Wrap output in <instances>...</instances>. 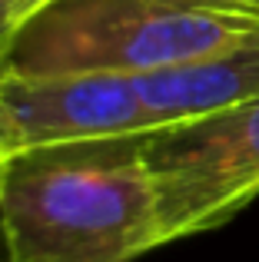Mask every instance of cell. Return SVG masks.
Instances as JSON below:
<instances>
[{
  "label": "cell",
  "mask_w": 259,
  "mask_h": 262,
  "mask_svg": "<svg viewBox=\"0 0 259 262\" xmlns=\"http://www.w3.org/2000/svg\"><path fill=\"white\" fill-rule=\"evenodd\" d=\"M183 4L203 7V10H216V13H233V17L259 20V0H183Z\"/></svg>",
  "instance_id": "52a82bcc"
},
{
  "label": "cell",
  "mask_w": 259,
  "mask_h": 262,
  "mask_svg": "<svg viewBox=\"0 0 259 262\" xmlns=\"http://www.w3.org/2000/svg\"><path fill=\"white\" fill-rule=\"evenodd\" d=\"M10 156H13V149L7 146V140L0 136V183H4V173H7V163H10Z\"/></svg>",
  "instance_id": "ba28073f"
},
{
  "label": "cell",
  "mask_w": 259,
  "mask_h": 262,
  "mask_svg": "<svg viewBox=\"0 0 259 262\" xmlns=\"http://www.w3.org/2000/svg\"><path fill=\"white\" fill-rule=\"evenodd\" d=\"M0 136H4V106H0ZM7 140V136H4ZM7 146H10V143H7Z\"/></svg>",
  "instance_id": "30bf717a"
},
{
  "label": "cell",
  "mask_w": 259,
  "mask_h": 262,
  "mask_svg": "<svg viewBox=\"0 0 259 262\" xmlns=\"http://www.w3.org/2000/svg\"><path fill=\"white\" fill-rule=\"evenodd\" d=\"M133 83L163 126L249 103L259 96V33L206 57L133 77Z\"/></svg>",
  "instance_id": "5b68a950"
},
{
  "label": "cell",
  "mask_w": 259,
  "mask_h": 262,
  "mask_svg": "<svg viewBox=\"0 0 259 262\" xmlns=\"http://www.w3.org/2000/svg\"><path fill=\"white\" fill-rule=\"evenodd\" d=\"M259 33V20L183 0H47L0 53V77H143Z\"/></svg>",
  "instance_id": "7a4b0ae2"
},
{
  "label": "cell",
  "mask_w": 259,
  "mask_h": 262,
  "mask_svg": "<svg viewBox=\"0 0 259 262\" xmlns=\"http://www.w3.org/2000/svg\"><path fill=\"white\" fill-rule=\"evenodd\" d=\"M33 13V7L20 4V0H0V53L10 47L13 33L24 27V20Z\"/></svg>",
  "instance_id": "8992f818"
},
{
  "label": "cell",
  "mask_w": 259,
  "mask_h": 262,
  "mask_svg": "<svg viewBox=\"0 0 259 262\" xmlns=\"http://www.w3.org/2000/svg\"><path fill=\"white\" fill-rule=\"evenodd\" d=\"M0 246H4V236H0Z\"/></svg>",
  "instance_id": "8fae6325"
},
{
  "label": "cell",
  "mask_w": 259,
  "mask_h": 262,
  "mask_svg": "<svg viewBox=\"0 0 259 262\" xmlns=\"http://www.w3.org/2000/svg\"><path fill=\"white\" fill-rule=\"evenodd\" d=\"M156 192L160 246L209 232L259 196V96L136 136Z\"/></svg>",
  "instance_id": "3957f363"
},
{
  "label": "cell",
  "mask_w": 259,
  "mask_h": 262,
  "mask_svg": "<svg viewBox=\"0 0 259 262\" xmlns=\"http://www.w3.org/2000/svg\"><path fill=\"white\" fill-rule=\"evenodd\" d=\"M20 4H27V7H33V10H37V7H44L47 0H20Z\"/></svg>",
  "instance_id": "9c48e42d"
},
{
  "label": "cell",
  "mask_w": 259,
  "mask_h": 262,
  "mask_svg": "<svg viewBox=\"0 0 259 262\" xmlns=\"http://www.w3.org/2000/svg\"><path fill=\"white\" fill-rule=\"evenodd\" d=\"M7 262H133L160 246L136 136L13 153L0 183Z\"/></svg>",
  "instance_id": "6da1fadb"
},
{
  "label": "cell",
  "mask_w": 259,
  "mask_h": 262,
  "mask_svg": "<svg viewBox=\"0 0 259 262\" xmlns=\"http://www.w3.org/2000/svg\"><path fill=\"white\" fill-rule=\"evenodd\" d=\"M4 136L13 153L73 143L130 140L163 129L133 77L117 73H53L0 77Z\"/></svg>",
  "instance_id": "277c9868"
}]
</instances>
